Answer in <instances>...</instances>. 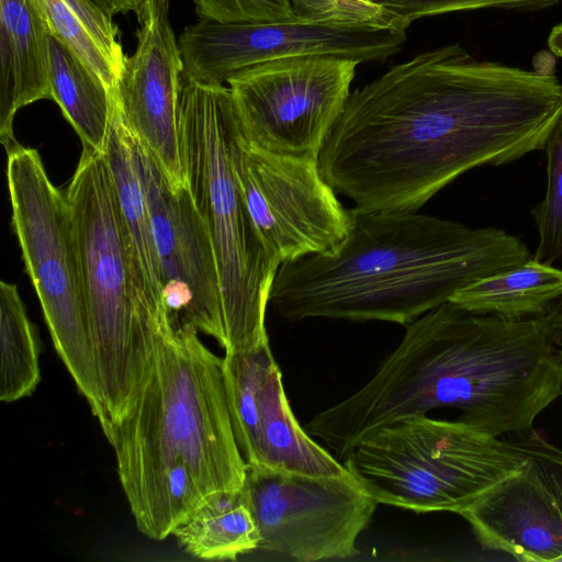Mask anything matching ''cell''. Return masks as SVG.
Segmentation results:
<instances>
[{"mask_svg": "<svg viewBox=\"0 0 562 562\" xmlns=\"http://www.w3.org/2000/svg\"><path fill=\"white\" fill-rule=\"evenodd\" d=\"M7 154L12 227L26 272L55 349L100 422L103 404L70 203L49 180L37 150L19 145Z\"/></svg>", "mask_w": 562, "mask_h": 562, "instance_id": "8", "label": "cell"}, {"mask_svg": "<svg viewBox=\"0 0 562 562\" xmlns=\"http://www.w3.org/2000/svg\"><path fill=\"white\" fill-rule=\"evenodd\" d=\"M548 46L557 57L562 58V23L553 26L550 31Z\"/></svg>", "mask_w": 562, "mask_h": 562, "instance_id": "31", "label": "cell"}, {"mask_svg": "<svg viewBox=\"0 0 562 562\" xmlns=\"http://www.w3.org/2000/svg\"><path fill=\"white\" fill-rule=\"evenodd\" d=\"M235 439L247 465L305 474H339L345 465L300 426L269 340L223 357Z\"/></svg>", "mask_w": 562, "mask_h": 562, "instance_id": "14", "label": "cell"}, {"mask_svg": "<svg viewBox=\"0 0 562 562\" xmlns=\"http://www.w3.org/2000/svg\"><path fill=\"white\" fill-rule=\"evenodd\" d=\"M103 155L148 289L166 314L159 258L148 200L135 156L134 137L121 114L113 91L111 120Z\"/></svg>", "mask_w": 562, "mask_h": 562, "instance_id": "18", "label": "cell"}, {"mask_svg": "<svg viewBox=\"0 0 562 562\" xmlns=\"http://www.w3.org/2000/svg\"><path fill=\"white\" fill-rule=\"evenodd\" d=\"M459 515L485 548L520 561H562V513L528 458Z\"/></svg>", "mask_w": 562, "mask_h": 562, "instance_id": "16", "label": "cell"}, {"mask_svg": "<svg viewBox=\"0 0 562 562\" xmlns=\"http://www.w3.org/2000/svg\"><path fill=\"white\" fill-rule=\"evenodd\" d=\"M169 8L170 0L148 1L137 19L136 48L126 56L113 94L133 136L180 187L187 184L178 124L183 65Z\"/></svg>", "mask_w": 562, "mask_h": 562, "instance_id": "15", "label": "cell"}, {"mask_svg": "<svg viewBox=\"0 0 562 562\" xmlns=\"http://www.w3.org/2000/svg\"><path fill=\"white\" fill-rule=\"evenodd\" d=\"M50 31L113 90L126 56L119 30L89 0H40Z\"/></svg>", "mask_w": 562, "mask_h": 562, "instance_id": "22", "label": "cell"}, {"mask_svg": "<svg viewBox=\"0 0 562 562\" xmlns=\"http://www.w3.org/2000/svg\"><path fill=\"white\" fill-rule=\"evenodd\" d=\"M562 297V270L533 258L480 278L449 300L481 315L506 319L543 316Z\"/></svg>", "mask_w": 562, "mask_h": 562, "instance_id": "19", "label": "cell"}, {"mask_svg": "<svg viewBox=\"0 0 562 562\" xmlns=\"http://www.w3.org/2000/svg\"><path fill=\"white\" fill-rule=\"evenodd\" d=\"M65 193L82 260L102 429L131 408L157 345L171 329L148 289L103 153L82 146Z\"/></svg>", "mask_w": 562, "mask_h": 562, "instance_id": "5", "label": "cell"}, {"mask_svg": "<svg viewBox=\"0 0 562 562\" xmlns=\"http://www.w3.org/2000/svg\"><path fill=\"white\" fill-rule=\"evenodd\" d=\"M109 16L134 13L137 19L144 13L149 0H89Z\"/></svg>", "mask_w": 562, "mask_h": 562, "instance_id": "29", "label": "cell"}, {"mask_svg": "<svg viewBox=\"0 0 562 562\" xmlns=\"http://www.w3.org/2000/svg\"><path fill=\"white\" fill-rule=\"evenodd\" d=\"M561 116L562 82L554 74L445 45L352 91L318 168L358 209L418 211L473 168L544 150Z\"/></svg>", "mask_w": 562, "mask_h": 562, "instance_id": "1", "label": "cell"}, {"mask_svg": "<svg viewBox=\"0 0 562 562\" xmlns=\"http://www.w3.org/2000/svg\"><path fill=\"white\" fill-rule=\"evenodd\" d=\"M178 124L187 184L212 239L222 292L225 353L269 340L266 312L279 269L244 200L233 161L239 133L228 87L182 74Z\"/></svg>", "mask_w": 562, "mask_h": 562, "instance_id": "6", "label": "cell"}, {"mask_svg": "<svg viewBox=\"0 0 562 562\" xmlns=\"http://www.w3.org/2000/svg\"><path fill=\"white\" fill-rule=\"evenodd\" d=\"M200 19L218 22H270L294 16L291 0H191Z\"/></svg>", "mask_w": 562, "mask_h": 562, "instance_id": "26", "label": "cell"}, {"mask_svg": "<svg viewBox=\"0 0 562 562\" xmlns=\"http://www.w3.org/2000/svg\"><path fill=\"white\" fill-rule=\"evenodd\" d=\"M50 27L40 0H0V140L9 153L16 112L52 99L48 58Z\"/></svg>", "mask_w": 562, "mask_h": 562, "instance_id": "17", "label": "cell"}, {"mask_svg": "<svg viewBox=\"0 0 562 562\" xmlns=\"http://www.w3.org/2000/svg\"><path fill=\"white\" fill-rule=\"evenodd\" d=\"M233 161L257 232L279 267L328 251L346 237L349 209L322 177L318 161L265 151L246 143L240 132Z\"/></svg>", "mask_w": 562, "mask_h": 562, "instance_id": "12", "label": "cell"}, {"mask_svg": "<svg viewBox=\"0 0 562 562\" xmlns=\"http://www.w3.org/2000/svg\"><path fill=\"white\" fill-rule=\"evenodd\" d=\"M241 493L258 527V549L300 562L358 554V538L379 504L347 469L305 474L247 465Z\"/></svg>", "mask_w": 562, "mask_h": 562, "instance_id": "11", "label": "cell"}, {"mask_svg": "<svg viewBox=\"0 0 562 562\" xmlns=\"http://www.w3.org/2000/svg\"><path fill=\"white\" fill-rule=\"evenodd\" d=\"M134 512L173 467L207 494L239 491L247 464L237 446L218 358L191 328L168 331L127 413L102 428Z\"/></svg>", "mask_w": 562, "mask_h": 562, "instance_id": "4", "label": "cell"}, {"mask_svg": "<svg viewBox=\"0 0 562 562\" xmlns=\"http://www.w3.org/2000/svg\"><path fill=\"white\" fill-rule=\"evenodd\" d=\"M547 153V190L531 214L539 233L533 259L552 265L562 258V116L550 133Z\"/></svg>", "mask_w": 562, "mask_h": 562, "instance_id": "24", "label": "cell"}, {"mask_svg": "<svg viewBox=\"0 0 562 562\" xmlns=\"http://www.w3.org/2000/svg\"><path fill=\"white\" fill-rule=\"evenodd\" d=\"M526 463L507 440L427 414L384 425L344 461L379 504L456 514Z\"/></svg>", "mask_w": 562, "mask_h": 562, "instance_id": "7", "label": "cell"}, {"mask_svg": "<svg viewBox=\"0 0 562 562\" xmlns=\"http://www.w3.org/2000/svg\"><path fill=\"white\" fill-rule=\"evenodd\" d=\"M396 22L293 16L270 22H218L202 18L181 32L183 75L224 85L235 74L279 58L336 56L360 64L384 61L407 38Z\"/></svg>", "mask_w": 562, "mask_h": 562, "instance_id": "10", "label": "cell"}, {"mask_svg": "<svg viewBox=\"0 0 562 562\" xmlns=\"http://www.w3.org/2000/svg\"><path fill=\"white\" fill-rule=\"evenodd\" d=\"M507 441L514 450L531 461L562 513V448L551 443L536 430L514 435Z\"/></svg>", "mask_w": 562, "mask_h": 562, "instance_id": "27", "label": "cell"}, {"mask_svg": "<svg viewBox=\"0 0 562 562\" xmlns=\"http://www.w3.org/2000/svg\"><path fill=\"white\" fill-rule=\"evenodd\" d=\"M562 395V346L547 315L506 319L446 302L405 325L357 392L303 428L341 463L384 425L436 408L493 437L535 431Z\"/></svg>", "mask_w": 562, "mask_h": 562, "instance_id": "2", "label": "cell"}, {"mask_svg": "<svg viewBox=\"0 0 562 562\" xmlns=\"http://www.w3.org/2000/svg\"><path fill=\"white\" fill-rule=\"evenodd\" d=\"M40 346L15 284L0 283V400L31 395L41 380Z\"/></svg>", "mask_w": 562, "mask_h": 562, "instance_id": "23", "label": "cell"}, {"mask_svg": "<svg viewBox=\"0 0 562 562\" xmlns=\"http://www.w3.org/2000/svg\"><path fill=\"white\" fill-rule=\"evenodd\" d=\"M291 2L294 15L299 18L396 22L380 5L369 0H291Z\"/></svg>", "mask_w": 562, "mask_h": 562, "instance_id": "28", "label": "cell"}, {"mask_svg": "<svg viewBox=\"0 0 562 562\" xmlns=\"http://www.w3.org/2000/svg\"><path fill=\"white\" fill-rule=\"evenodd\" d=\"M360 63L336 56L273 59L227 85L241 138L265 151L318 161Z\"/></svg>", "mask_w": 562, "mask_h": 562, "instance_id": "9", "label": "cell"}, {"mask_svg": "<svg viewBox=\"0 0 562 562\" xmlns=\"http://www.w3.org/2000/svg\"><path fill=\"white\" fill-rule=\"evenodd\" d=\"M52 100L82 146L103 153L112 112V90L52 31L48 36Z\"/></svg>", "mask_w": 562, "mask_h": 562, "instance_id": "20", "label": "cell"}, {"mask_svg": "<svg viewBox=\"0 0 562 562\" xmlns=\"http://www.w3.org/2000/svg\"><path fill=\"white\" fill-rule=\"evenodd\" d=\"M333 249L282 263L269 304L286 321L407 325L471 282L531 258L517 236L417 211L349 209Z\"/></svg>", "mask_w": 562, "mask_h": 562, "instance_id": "3", "label": "cell"}, {"mask_svg": "<svg viewBox=\"0 0 562 562\" xmlns=\"http://www.w3.org/2000/svg\"><path fill=\"white\" fill-rule=\"evenodd\" d=\"M546 315L550 319L557 341L562 346V297L551 305Z\"/></svg>", "mask_w": 562, "mask_h": 562, "instance_id": "30", "label": "cell"}, {"mask_svg": "<svg viewBox=\"0 0 562 562\" xmlns=\"http://www.w3.org/2000/svg\"><path fill=\"white\" fill-rule=\"evenodd\" d=\"M171 536L188 554L203 560H236L258 549L260 537L241 490L207 495Z\"/></svg>", "mask_w": 562, "mask_h": 562, "instance_id": "21", "label": "cell"}, {"mask_svg": "<svg viewBox=\"0 0 562 562\" xmlns=\"http://www.w3.org/2000/svg\"><path fill=\"white\" fill-rule=\"evenodd\" d=\"M408 30L416 20L443 13L476 9H546L562 0H369Z\"/></svg>", "mask_w": 562, "mask_h": 562, "instance_id": "25", "label": "cell"}, {"mask_svg": "<svg viewBox=\"0 0 562 562\" xmlns=\"http://www.w3.org/2000/svg\"><path fill=\"white\" fill-rule=\"evenodd\" d=\"M134 150L151 216L169 327L202 331L223 348L221 282L209 229L188 184L173 187L135 137Z\"/></svg>", "mask_w": 562, "mask_h": 562, "instance_id": "13", "label": "cell"}]
</instances>
